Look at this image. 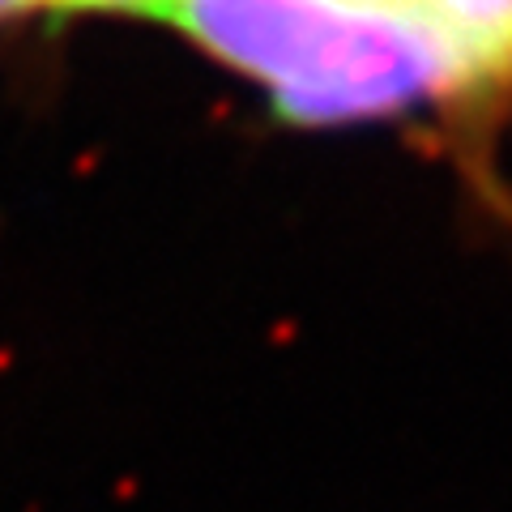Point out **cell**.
<instances>
[{
    "instance_id": "cell-1",
    "label": "cell",
    "mask_w": 512,
    "mask_h": 512,
    "mask_svg": "<svg viewBox=\"0 0 512 512\" xmlns=\"http://www.w3.org/2000/svg\"><path fill=\"white\" fill-rule=\"evenodd\" d=\"M163 18L265 86L291 124L376 120L474 82L406 0H167Z\"/></svg>"
},
{
    "instance_id": "cell-2",
    "label": "cell",
    "mask_w": 512,
    "mask_h": 512,
    "mask_svg": "<svg viewBox=\"0 0 512 512\" xmlns=\"http://www.w3.org/2000/svg\"><path fill=\"white\" fill-rule=\"evenodd\" d=\"M406 5L453 39L474 77L512 73V0H406Z\"/></svg>"
},
{
    "instance_id": "cell-3",
    "label": "cell",
    "mask_w": 512,
    "mask_h": 512,
    "mask_svg": "<svg viewBox=\"0 0 512 512\" xmlns=\"http://www.w3.org/2000/svg\"><path fill=\"white\" fill-rule=\"evenodd\" d=\"M52 9H90V13H141V18H163L167 0H39Z\"/></svg>"
},
{
    "instance_id": "cell-4",
    "label": "cell",
    "mask_w": 512,
    "mask_h": 512,
    "mask_svg": "<svg viewBox=\"0 0 512 512\" xmlns=\"http://www.w3.org/2000/svg\"><path fill=\"white\" fill-rule=\"evenodd\" d=\"M39 9V0H0V18H13V13Z\"/></svg>"
}]
</instances>
